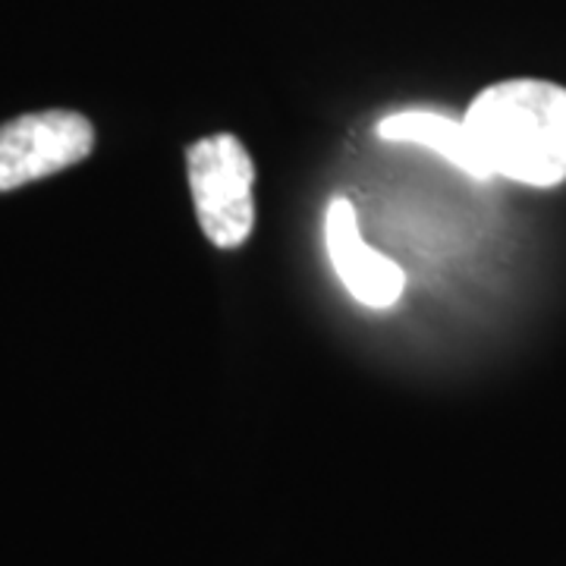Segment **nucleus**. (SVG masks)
Here are the masks:
<instances>
[{
	"instance_id": "f257e3e1",
	"label": "nucleus",
	"mask_w": 566,
	"mask_h": 566,
	"mask_svg": "<svg viewBox=\"0 0 566 566\" xmlns=\"http://www.w3.org/2000/svg\"><path fill=\"white\" fill-rule=\"evenodd\" d=\"M482 180L504 177L532 189L566 180V88L506 80L482 88L463 114Z\"/></svg>"
},
{
	"instance_id": "f03ea898",
	"label": "nucleus",
	"mask_w": 566,
	"mask_h": 566,
	"mask_svg": "<svg viewBox=\"0 0 566 566\" xmlns=\"http://www.w3.org/2000/svg\"><path fill=\"white\" fill-rule=\"evenodd\" d=\"M186 177L205 240L223 252L240 249L255 230V164L230 133L186 148Z\"/></svg>"
},
{
	"instance_id": "7ed1b4c3",
	"label": "nucleus",
	"mask_w": 566,
	"mask_h": 566,
	"mask_svg": "<svg viewBox=\"0 0 566 566\" xmlns=\"http://www.w3.org/2000/svg\"><path fill=\"white\" fill-rule=\"evenodd\" d=\"M95 148V129L73 111L22 114L0 126V192L54 177L85 161Z\"/></svg>"
},
{
	"instance_id": "20e7f679",
	"label": "nucleus",
	"mask_w": 566,
	"mask_h": 566,
	"mask_svg": "<svg viewBox=\"0 0 566 566\" xmlns=\"http://www.w3.org/2000/svg\"><path fill=\"white\" fill-rule=\"evenodd\" d=\"M324 227H327V255L346 293L365 308H390L400 303L406 286L403 268L365 243L359 214L349 199H334L327 205Z\"/></svg>"
},
{
	"instance_id": "39448f33",
	"label": "nucleus",
	"mask_w": 566,
	"mask_h": 566,
	"mask_svg": "<svg viewBox=\"0 0 566 566\" xmlns=\"http://www.w3.org/2000/svg\"><path fill=\"white\" fill-rule=\"evenodd\" d=\"M378 139L385 142H409V145H422L431 148L434 155H441L457 170H463L465 177L482 180L475 155L469 148V136H465L463 120H453L441 111H428V107H409V111H397L385 120L378 123Z\"/></svg>"
}]
</instances>
